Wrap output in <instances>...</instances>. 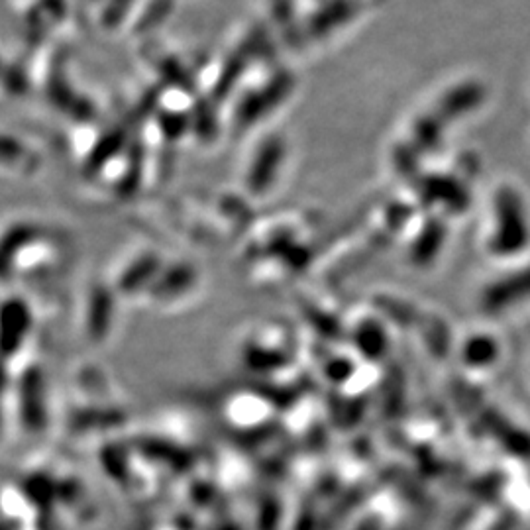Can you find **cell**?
<instances>
[{
  "label": "cell",
  "instance_id": "obj_1",
  "mask_svg": "<svg viewBox=\"0 0 530 530\" xmlns=\"http://www.w3.org/2000/svg\"><path fill=\"white\" fill-rule=\"evenodd\" d=\"M38 236H40V228H36L32 224H16L2 236L0 254L8 260L16 252L32 246L38 240Z\"/></svg>",
  "mask_w": 530,
  "mask_h": 530
},
{
  "label": "cell",
  "instance_id": "obj_2",
  "mask_svg": "<svg viewBox=\"0 0 530 530\" xmlns=\"http://www.w3.org/2000/svg\"><path fill=\"white\" fill-rule=\"evenodd\" d=\"M24 156V148L10 136L0 134V163H14Z\"/></svg>",
  "mask_w": 530,
  "mask_h": 530
}]
</instances>
